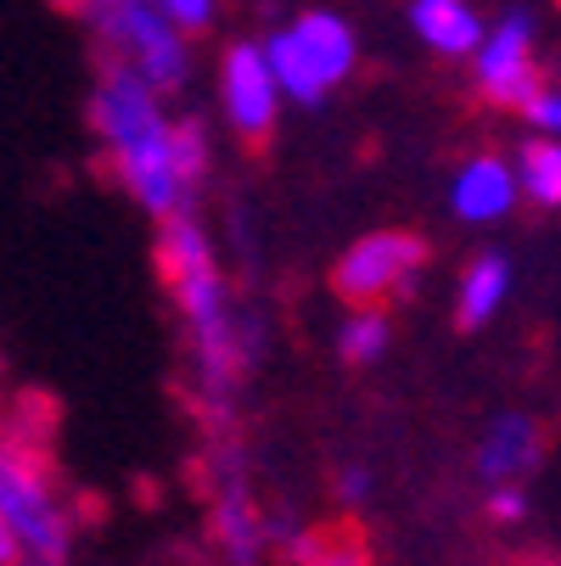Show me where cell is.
I'll return each mask as SVG.
<instances>
[{
    "mask_svg": "<svg viewBox=\"0 0 561 566\" xmlns=\"http://www.w3.org/2000/svg\"><path fill=\"white\" fill-rule=\"evenodd\" d=\"M164 275L175 281L191 326L202 332V348H208V370L225 376L230 370V354H225V308H219V281H214V264H208V248L202 235L186 224V219H169L164 230Z\"/></svg>",
    "mask_w": 561,
    "mask_h": 566,
    "instance_id": "cell-1",
    "label": "cell"
},
{
    "mask_svg": "<svg viewBox=\"0 0 561 566\" xmlns=\"http://www.w3.org/2000/svg\"><path fill=\"white\" fill-rule=\"evenodd\" d=\"M422 264V241L405 235V230H382V235H365L349 248V259L337 264L332 286L337 297L349 303H382L387 292H398L411 281V270Z\"/></svg>",
    "mask_w": 561,
    "mask_h": 566,
    "instance_id": "cell-2",
    "label": "cell"
},
{
    "mask_svg": "<svg viewBox=\"0 0 561 566\" xmlns=\"http://www.w3.org/2000/svg\"><path fill=\"white\" fill-rule=\"evenodd\" d=\"M0 500H7V516H12L23 544H34L40 555L62 549V516L51 511V494L40 482V460H29L18 449H0Z\"/></svg>",
    "mask_w": 561,
    "mask_h": 566,
    "instance_id": "cell-3",
    "label": "cell"
},
{
    "mask_svg": "<svg viewBox=\"0 0 561 566\" xmlns=\"http://www.w3.org/2000/svg\"><path fill=\"white\" fill-rule=\"evenodd\" d=\"M477 78H484V91H489L500 107H528V102L539 96L528 18H506V23H500V34L484 45V56H477Z\"/></svg>",
    "mask_w": 561,
    "mask_h": 566,
    "instance_id": "cell-4",
    "label": "cell"
},
{
    "mask_svg": "<svg viewBox=\"0 0 561 566\" xmlns=\"http://www.w3.org/2000/svg\"><path fill=\"white\" fill-rule=\"evenodd\" d=\"M225 107H230V124L242 129V140L270 135V124H276V73H270L264 51L236 45L225 56Z\"/></svg>",
    "mask_w": 561,
    "mask_h": 566,
    "instance_id": "cell-5",
    "label": "cell"
},
{
    "mask_svg": "<svg viewBox=\"0 0 561 566\" xmlns=\"http://www.w3.org/2000/svg\"><path fill=\"white\" fill-rule=\"evenodd\" d=\"M96 7L107 12L113 34L135 51L141 73H146V78H157V85H175L186 51H180V40H175L164 23H157V12H146L141 0H96Z\"/></svg>",
    "mask_w": 561,
    "mask_h": 566,
    "instance_id": "cell-6",
    "label": "cell"
},
{
    "mask_svg": "<svg viewBox=\"0 0 561 566\" xmlns=\"http://www.w3.org/2000/svg\"><path fill=\"white\" fill-rule=\"evenodd\" d=\"M118 164H124V180L135 186V197L146 208H175L180 197V169H175V135L157 124L146 135H135L129 146H118Z\"/></svg>",
    "mask_w": 561,
    "mask_h": 566,
    "instance_id": "cell-7",
    "label": "cell"
},
{
    "mask_svg": "<svg viewBox=\"0 0 561 566\" xmlns=\"http://www.w3.org/2000/svg\"><path fill=\"white\" fill-rule=\"evenodd\" d=\"M96 124L113 146H129L135 135L157 129V102H152V85L146 73H129V67H113L107 85H102V102H96Z\"/></svg>",
    "mask_w": 561,
    "mask_h": 566,
    "instance_id": "cell-8",
    "label": "cell"
},
{
    "mask_svg": "<svg viewBox=\"0 0 561 566\" xmlns=\"http://www.w3.org/2000/svg\"><path fill=\"white\" fill-rule=\"evenodd\" d=\"M511 197H517V186H511L506 164H495V157H477V164L460 175V186H455L460 219H500L511 208Z\"/></svg>",
    "mask_w": 561,
    "mask_h": 566,
    "instance_id": "cell-9",
    "label": "cell"
},
{
    "mask_svg": "<svg viewBox=\"0 0 561 566\" xmlns=\"http://www.w3.org/2000/svg\"><path fill=\"white\" fill-rule=\"evenodd\" d=\"M292 40L303 45V56L314 62V73L326 78V85H337V78L349 73V62H354V40H349V29H343L337 18H326V12H309V18L292 29Z\"/></svg>",
    "mask_w": 561,
    "mask_h": 566,
    "instance_id": "cell-10",
    "label": "cell"
},
{
    "mask_svg": "<svg viewBox=\"0 0 561 566\" xmlns=\"http://www.w3.org/2000/svg\"><path fill=\"white\" fill-rule=\"evenodd\" d=\"M416 29L427 34V45L460 56L477 45V18L466 0H416Z\"/></svg>",
    "mask_w": 561,
    "mask_h": 566,
    "instance_id": "cell-11",
    "label": "cell"
},
{
    "mask_svg": "<svg viewBox=\"0 0 561 566\" xmlns=\"http://www.w3.org/2000/svg\"><path fill=\"white\" fill-rule=\"evenodd\" d=\"M506 286H511V270H506L500 259H477V264L466 270V286H460V326H466V332L484 326V319L500 308Z\"/></svg>",
    "mask_w": 561,
    "mask_h": 566,
    "instance_id": "cell-12",
    "label": "cell"
},
{
    "mask_svg": "<svg viewBox=\"0 0 561 566\" xmlns=\"http://www.w3.org/2000/svg\"><path fill=\"white\" fill-rule=\"evenodd\" d=\"M264 62H270V73H276V85L292 91V102H320V91H326V78L314 73V62L303 56V45H298L292 34H276L270 51H264Z\"/></svg>",
    "mask_w": 561,
    "mask_h": 566,
    "instance_id": "cell-13",
    "label": "cell"
},
{
    "mask_svg": "<svg viewBox=\"0 0 561 566\" xmlns=\"http://www.w3.org/2000/svg\"><path fill=\"white\" fill-rule=\"evenodd\" d=\"M533 460V427L528 421H500L495 432H489V443H484V471L489 476H511V471H522Z\"/></svg>",
    "mask_w": 561,
    "mask_h": 566,
    "instance_id": "cell-14",
    "label": "cell"
},
{
    "mask_svg": "<svg viewBox=\"0 0 561 566\" xmlns=\"http://www.w3.org/2000/svg\"><path fill=\"white\" fill-rule=\"evenodd\" d=\"M522 186L539 202H561V146H528L522 157Z\"/></svg>",
    "mask_w": 561,
    "mask_h": 566,
    "instance_id": "cell-15",
    "label": "cell"
},
{
    "mask_svg": "<svg viewBox=\"0 0 561 566\" xmlns=\"http://www.w3.org/2000/svg\"><path fill=\"white\" fill-rule=\"evenodd\" d=\"M298 555H303L309 566H371V560H365V544L349 538V533H343V538H337V533H326V538H303Z\"/></svg>",
    "mask_w": 561,
    "mask_h": 566,
    "instance_id": "cell-16",
    "label": "cell"
},
{
    "mask_svg": "<svg viewBox=\"0 0 561 566\" xmlns=\"http://www.w3.org/2000/svg\"><path fill=\"white\" fill-rule=\"evenodd\" d=\"M382 343H387V319H382V314H360L354 326L343 332V359L365 365V359L382 354Z\"/></svg>",
    "mask_w": 561,
    "mask_h": 566,
    "instance_id": "cell-17",
    "label": "cell"
},
{
    "mask_svg": "<svg viewBox=\"0 0 561 566\" xmlns=\"http://www.w3.org/2000/svg\"><path fill=\"white\" fill-rule=\"evenodd\" d=\"M169 135H175V169H180V180H197L202 175V129L197 124H180Z\"/></svg>",
    "mask_w": 561,
    "mask_h": 566,
    "instance_id": "cell-18",
    "label": "cell"
},
{
    "mask_svg": "<svg viewBox=\"0 0 561 566\" xmlns=\"http://www.w3.org/2000/svg\"><path fill=\"white\" fill-rule=\"evenodd\" d=\"M175 23H186V29H202L208 23V12H214V0H157Z\"/></svg>",
    "mask_w": 561,
    "mask_h": 566,
    "instance_id": "cell-19",
    "label": "cell"
},
{
    "mask_svg": "<svg viewBox=\"0 0 561 566\" xmlns=\"http://www.w3.org/2000/svg\"><path fill=\"white\" fill-rule=\"evenodd\" d=\"M522 113H528L533 124H544V129H555V135H561V96H544V91H539Z\"/></svg>",
    "mask_w": 561,
    "mask_h": 566,
    "instance_id": "cell-20",
    "label": "cell"
},
{
    "mask_svg": "<svg viewBox=\"0 0 561 566\" xmlns=\"http://www.w3.org/2000/svg\"><path fill=\"white\" fill-rule=\"evenodd\" d=\"M18 560V527L7 516V500H0V566H12Z\"/></svg>",
    "mask_w": 561,
    "mask_h": 566,
    "instance_id": "cell-21",
    "label": "cell"
},
{
    "mask_svg": "<svg viewBox=\"0 0 561 566\" xmlns=\"http://www.w3.org/2000/svg\"><path fill=\"white\" fill-rule=\"evenodd\" d=\"M489 511H495L500 522H511V516H522V494H511V489H500V494L489 500Z\"/></svg>",
    "mask_w": 561,
    "mask_h": 566,
    "instance_id": "cell-22",
    "label": "cell"
},
{
    "mask_svg": "<svg viewBox=\"0 0 561 566\" xmlns=\"http://www.w3.org/2000/svg\"><path fill=\"white\" fill-rule=\"evenodd\" d=\"M67 7H91V0H67Z\"/></svg>",
    "mask_w": 561,
    "mask_h": 566,
    "instance_id": "cell-23",
    "label": "cell"
}]
</instances>
